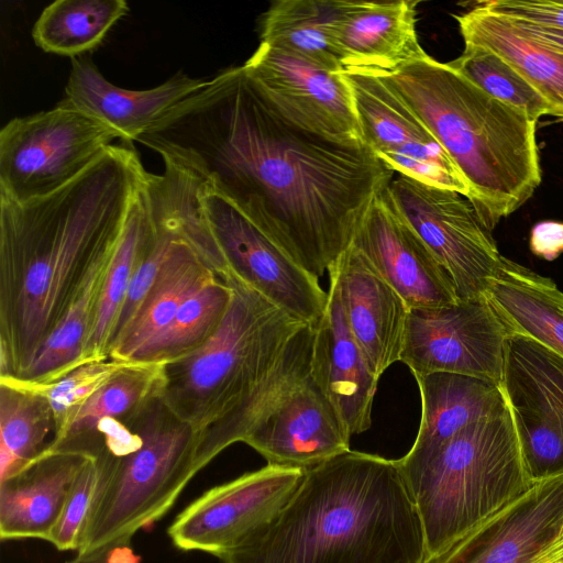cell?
I'll list each match as a JSON object with an SVG mask.
<instances>
[{"instance_id": "6da1fadb", "label": "cell", "mask_w": 563, "mask_h": 563, "mask_svg": "<svg viewBox=\"0 0 563 563\" xmlns=\"http://www.w3.org/2000/svg\"><path fill=\"white\" fill-rule=\"evenodd\" d=\"M137 142L202 179L318 279L395 177L365 143L286 119L243 65L219 71Z\"/></svg>"}, {"instance_id": "7a4b0ae2", "label": "cell", "mask_w": 563, "mask_h": 563, "mask_svg": "<svg viewBox=\"0 0 563 563\" xmlns=\"http://www.w3.org/2000/svg\"><path fill=\"white\" fill-rule=\"evenodd\" d=\"M145 173L122 142L47 196H0V376L25 373L91 272L114 253Z\"/></svg>"}, {"instance_id": "3957f363", "label": "cell", "mask_w": 563, "mask_h": 563, "mask_svg": "<svg viewBox=\"0 0 563 563\" xmlns=\"http://www.w3.org/2000/svg\"><path fill=\"white\" fill-rule=\"evenodd\" d=\"M223 563H424L421 520L398 460L347 451L303 471L267 525Z\"/></svg>"}, {"instance_id": "277c9868", "label": "cell", "mask_w": 563, "mask_h": 563, "mask_svg": "<svg viewBox=\"0 0 563 563\" xmlns=\"http://www.w3.org/2000/svg\"><path fill=\"white\" fill-rule=\"evenodd\" d=\"M383 78L419 117L468 185L492 231L541 183L537 122L428 54Z\"/></svg>"}, {"instance_id": "5b68a950", "label": "cell", "mask_w": 563, "mask_h": 563, "mask_svg": "<svg viewBox=\"0 0 563 563\" xmlns=\"http://www.w3.org/2000/svg\"><path fill=\"white\" fill-rule=\"evenodd\" d=\"M433 558L532 482L507 409L471 423L415 462L398 460Z\"/></svg>"}, {"instance_id": "8992f818", "label": "cell", "mask_w": 563, "mask_h": 563, "mask_svg": "<svg viewBox=\"0 0 563 563\" xmlns=\"http://www.w3.org/2000/svg\"><path fill=\"white\" fill-rule=\"evenodd\" d=\"M228 312L197 351L165 364L161 398L198 439L228 418L276 366L305 325L233 275Z\"/></svg>"}, {"instance_id": "52a82bcc", "label": "cell", "mask_w": 563, "mask_h": 563, "mask_svg": "<svg viewBox=\"0 0 563 563\" xmlns=\"http://www.w3.org/2000/svg\"><path fill=\"white\" fill-rule=\"evenodd\" d=\"M140 437L130 453L112 454L101 487L84 525L78 554L130 544L175 504L197 474L198 437L159 397L128 426Z\"/></svg>"}, {"instance_id": "ba28073f", "label": "cell", "mask_w": 563, "mask_h": 563, "mask_svg": "<svg viewBox=\"0 0 563 563\" xmlns=\"http://www.w3.org/2000/svg\"><path fill=\"white\" fill-rule=\"evenodd\" d=\"M118 135L63 99L16 117L0 131V196L27 201L78 177Z\"/></svg>"}, {"instance_id": "9c48e42d", "label": "cell", "mask_w": 563, "mask_h": 563, "mask_svg": "<svg viewBox=\"0 0 563 563\" xmlns=\"http://www.w3.org/2000/svg\"><path fill=\"white\" fill-rule=\"evenodd\" d=\"M388 192L452 278L460 300L485 298L503 255L492 231L461 194L397 175Z\"/></svg>"}, {"instance_id": "30bf717a", "label": "cell", "mask_w": 563, "mask_h": 563, "mask_svg": "<svg viewBox=\"0 0 563 563\" xmlns=\"http://www.w3.org/2000/svg\"><path fill=\"white\" fill-rule=\"evenodd\" d=\"M499 386L531 481L563 474V357L508 332Z\"/></svg>"}, {"instance_id": "8fae6325", "label": "cell", "mask_w": 563, "mask_h": 563, "mask_svg": "<svg viewBox=\"0 0 563 563\" xmlns=\"http://www.w3.org/2000/svg\"><path fill=\"white\" fill-rule=\"evenodd\" d=\"M200 201L230 275L290 317L316 325L328 303V292L318 278L292 262L202 179Z\"/></svg>"}, {"instance_id": "7c38bea8", "label": "cell", "mask_w": 563, "mask_h": 563, "mask_svg": "<svg viewBox=\"0 0 563 563\" xmlns=\"http://www.w3.org/2000/svg\"><path fill=\"white\" fill-rule=\"evenodd\" d=\"M507 335L486 298L411 308L400 361L413 376L454 373L499 385Z\"/></svg>"}, {"instance_id": "4fadbf2b", "label": "cell", "mask_w": 563, "mask_h": 563, "mask_svg": "<svg viewBox=\"0 0 563 563\" xmlns=\"http://www.w3.org/2000/svg\"><path fill=\"white\" fill-rule=\"evenodd\" d=\"M302 477V470L269 464L245 473L205 492L176 517L167 533L183 551L220 556L269 523Z\"/></svg>"}, {"instance_id": "5bb4252c", "label": "cell", "mask_w": 563, "mask_h": 563, "mask_svg": "<svg viewBox=\"0 0 563 563\" xmlns=\"http://www.w3.org/2000/svg\"><path fill=\"white\" fill-rule=\"evenodd\" d=\"M342 73L353 92L365 145L395 174L467 198L462 173L402 98L380 77Z\"/></svg>"}, {"instance_id": "9a60e30c", "label": "cell", "mask_w": 563, "mask_h": 563, "mask_svg": "<svg viewBox=\"0 0 563 563\" xmlns=\"http://www.w3.org/2000/svg\"><path fill=\"white\" fill-rule=\"evenodd\" d=\"M243 67L263 96L292 123L333 140L364 143L353 92L342 71L263 43Z\"/></svg>"}, {"instance_id": "2e32d148", "label": "cell", "mask_w": 563, "mask_h": 563, "mask_svg": "<svg viewBox=\"0 0 563 563\" xmlns=\"http://www.w3.org/2000/svg\"><path fill=\"white\" fill-rule=\"evenodd\" d=\"M351 245L410 309L460 300L449 273L399 212L388 187L374 199Z\"/></svg>"}, {"instance_id": "e0dca14e", "label": "cell", "mask_w": 563, "mask_h": 563, "mask_svg": "<svg viewBox=\"0 0 563 563\" xmlns=\"http://www.w3.org/2000/svg\"><path fill=\"white\" fill-rule=\"evenodd\" d=\"M563 522V474L536 482L424 563H533Z\"/></svg>"}, {"instance_id": "ac0fdd59", "label": "cell", "mask_w": 563, "mask_h": 563, "mask_svg": "<svg viewBox=\"0 0 563 563\" xmlns=\"http://www.w3.org/2000/svg\"><path fill=\"white\" fill-rule=\"evenodd\" d=\"M328 272L354 341L379 379L400 361L410 308L352 245Z\"/></svg>"}, {"instance_id": "d6986e66", "label": "cell", "mask_w": 563, "mask_h": 563, "mask_svg": "<svg viewBox=\"0 0 563 563\" xmlns=\"http://www.w3.org/2000/svg\"><path fill=\"white\" fill-rule=\"evenodd\" d=\"M417 4L339 0L334 36L342 71L384 77L424 57L416 31Z\"/></svg>"}, {"instance_id": "ffe728a7", "label": "cell", "mask_w": 563, "mask_h": 563, "mask_svg": "<svg viewBox=\"0 0 563 563\" xmlns=\"http://www.w3.org/2000/svg\"><path fill=\"white\" fill-rule=\"evenodd\" d=\"M350 438L336 411L310 376L244 443L269 465L306 471L350 451Z\"/></svg>"}, {"instance_id": "44dd1931", "label": "cell", "mask_w": 563, "mask_h": 563, "mask_svg": "<svg viewBox=\"0 0 563 563\" xmlns=\"http://www.w3.org/2000/svg\"><path fill=\"white\" fill-rule=\"evenodd\" d=\"M208 81L178 71L154 88L125 89L111 84L86 54L71 58L65 100L111 129L122 142L132 143Z\"/></svg>"}, {"instance_id": "7402d4cb", "label": "cell", "mask_w": 563, "mask_h": 563, "mask_svg": "<svg viewBox=\"0 0 563 563\" xmlns=\"http://www.w3.org/2000/svg\"><path fill=\"white\" fill-rule=\"evenodd\" d=\"M314 327L310 376L330 401L350 435L372 426L378 380L368 368L347 325L336 285Z\"/></svg>"}, {"instance_id": "603a6c76", "label": "cell", "mask_w": 563, "mask_h": 563, "mask_svg": "<svg viewBox=\"0 0 563 563\" xmlns=\"http://www.w3.org/2000/svg\"><path fill=\"white\" fill-rule=\"evenodd\" d=\"M91 457L84 452L45 451L1 478V539L47 540L79 472Z\"/></svg>"}, {"instance_id": "cb8c5ba5", "label": "cell", "mask_w": 563, "mask_h": 563, "mask_svg": "<svg viewBox=\"0 0 563 563\" xmlns=\"http://www.w3.org/2000/svg\"><path fill=\"white\" fill-rule=\"evenodd\" d=\"M421 396V422L410 451L400 460H420L471 423L507 409L499 385L454 373L415 375Z\"/></svg>"}, {"instance_id": "d4e9b609", "label": "cell", "mask_w": 563, "mask_h": 563, "mask_svg": "<svg viewBox=\"0 0 563 563\" xmlns=\"http://www.w3.org/2000/svg\"><path fill=\"white\" fill-rule=\"evenodd\" d=\"M214 277L187 234L181 233L135 314L111 343L109 358L134 362L169 325L180 306Z\"/></svg>"}, {"instance_id": "484cf974", "label": "cell", "mask_w": 563, "mask_h": 563, "mask_svg": "<svg viewBox=\"0 0 563 563\" xmlns=\"http://www.w3.org/2000/svg\"><path fill=\"white\" fill-rule=\"evenodd\" d=\"M484 296L508 332L563 357V292L552 279L503 256Z\"/></svg>"}, {"instance_id": "4316f807", "label": "cell", "mask_w": 563, "mask_h": 563, "mask_svg": "<svg viewBox=\"0 0 563 563\" xmlns=\"http://www.w3.org/2000/svg\"><path fill=\"white\" fill-rule=\"evenodd\" d=\"M314 327L305 324L289 341L276 366L252 394L221 423L197 441L198 473L235 442H244L279 405L310 377Z\"/></svg>"}, {"instance_id": "83f0119b", "label": "cell", "mask_w": 563, "mask_h": 563, "mask_svg": "<svg viewBox=\"0 0 563 563\" xmlns=\"http://www.w3.org/2000/svg\"><path fill=\"white\" fill-rule=\"evenodd\" d=\"M465 45L488 48L506 59L563 121V54L527 37L510 20L477 3L454 15Z\"/></svg>"}, {"instance_id": "f1b7e54d", "label": "cell", "mask_w": 563, "mask_h": 563, "mask_svg": "<svg viewBox=\"0 0 563 563\" xmlns=\"http://www.w3.org/2000/svg\"><path fill=\"white\" fill-rule=\"evenodd\" d=\"M165 363H126L76 413L64 438L47 451H76L96 456L104 448L97 435L102 420L129 426L143 409L162 395Z\"/></svg>"}, {"instance_id": "f546056e", "label": "cell", "mask_w": 563, "mask_h": 563, "mask_svg": "<svg viewBox=\"0 0 563 563\" xmlns=\"http://www.w3.org/2000/svg\"><path fill=\"white\" fill-rule=\"evenodd\" d=\"M339 0H279L262 15L261 43L341 73L334 36Z\"/></svg>"}, {"instance_id": "4dcf8cb0", "label": "cell", "mask_w": 563, "mask_h": 563, "mask_svg": "<svg viewBox=\"0 0 563 563\" xmlns=\"http://www.w3.org/2000/svg\"><path fill=\"white\" fill-rule=\"evenodd\" d=\"M55 437L51 404L40 387L14 376H0V479L43 454Z\"/></svg>"}, {"instance_id": "1f68e13d", "label": "cell", "mask_w": 563, "mask_h": 563, "mask_svg": "<svg viewBox=\"0 0 563 563\" xmlns=\"http://www.w3.org/2000/svg\"><path fill=\"white\" fill-rule=\"evenodd\" d=\"M142 188L143 184L132 206L122 238L109 263L95 324L82 352V363L109 358V346L120 310L133 274L148 243L152 224Z\"/></svg>"}, {"instance_id": "d6a6232c", "label": "cell", "mask_w": 563, "mask_h": 563, "mask_svg": "<svg viewBox=\"0 0 563 563\" xmlns=\"http://www.w3.org/2000/svg\"><path fill=\"white\" fill-rule=\"evenodd\" d=\"M128 11L124 0H57L41 12L32 38L46 53L86 55Z\"/></svg>"}, {"instance_id": "836d02e7", "label": "cell", "mask_w": 563, "mask_h": 563, "mask_svg": "<svg viewBox=\"0 0 563 563\" xmlns=\"http://www.w3.org/2000/svg\"><path fill=\"white\" fill-rule=\"evenodd\" d=\"M113 254L95 267L65 317L30 367L18 378L49 384L84 364L82 352L95 324L102 284Z\"/></svg>"}, {"instance_id": "e575fe53", "label": "cell", "mask_w": 563, "mask_h": 563, "mask_svg": "<svg viewBox=\"0 0 563 563\" xmlns=\"http://www.w3.org/2000/svg\"><path fill=\"white\" fill-rule=\"evenodd\" d=\"M232 288L218 276L192 294L169 325L134 362L170 363L201 347L222 323L232 300Z\"/></svg>"}, {"instance_id": "d590c367", "label": "cell", "mask_w": 563, "mask_h": 563, "mask_svg": "<svg viewBox=\"0 0 563 563\" xmlns=\"http://www.w3.org/2000/svg\"><path fill=\"white\" fill-rule=\"evenodd\" d=\"M448 64L486 93L523 110L533 120L551 115L550 106L544 98L495 52L465 45L463 53Z\"/></svg>"}, {"instance_id": "8d00e7d4", "label": "cell", "mask_w": 563, "mask_h": 563, "mask_svg": "<svg viewBox=\"0 0 563 563\" xmlns=\"http://www.w3.org/2000/svg\"><path fill=\"white\" fill-rule=\"evenodd\" d=\"M125 364L111 358L89 361L53 383H35L47 397L54 415L55 437L49 446L62 441L79 409Z\"/></svg>"}, {"instance_id": "74e56055", "label": "cell", "mask_w": 563, "mask_h": 563, "mask_svg": "<svg viewBox=\"0 0 563 563\" xmlns=\"http://www.w3.org/2000/svg\"><path fill=\"white\" fill-rule=\"evenodd\" d=\"M112 453L104 446L79 472L62 515L47 541L60 551L77 550L84 525L109 467Z\"/></svg>"}, {"instance_id": "f35d334b", "label": "cell", "mask_w": 563, "mask_h": 563, "mask_svg": "<svg viewBox=\"0 0 563 563\" xmlns=\"http://www.w3.org/2000/svg\"><path fill=\"white\" fill-rule=\"evenodd\" d=\"M475 3L509 20L563 31V0H483Z\"/></svg>"}, {"instance_id": "ab89813d", "label": "cell", "mask_w": 563, "mask_h": 563, "mask_svg": "<svg viewBox=\"0 0 563 563\" xmlns=\"http://www.w3.org/2000/svg\"><path fill=\"white\" fill-rule=\"evenodd\" d=\"M531 252L547 261L555 260L563 253V223L543 221L537 223L531 230Z\"/></svg>"}, {"instance_id": "60d3db41", "label": "cell", "mask_w": 563, "mask_h": 563, "mask_svg": "<svg viewBox=\"0 0 563 563\" xmlns=\"http://www.w3.org/2000/svg\"><path fill=\"white\" fill-rule=\"evenodd\" d=\"M509 20V19H508ZM527 37L563 54V31L510 20Z\"/></svg>"}, {"instance_id": "b9f144b4", "label": "cell", "mask_w": 563, "mask_h": 563, "mask_svg": "<svg viewBox=\"0 0 563 563\" xmlns=\"http://www.w3.org/2000/svg\"><path fill=\"white\" fill-rule=\"evenodd\" d=\"M533 563H563V522L554 540Z\"/></svg>"}, {"instance_id": "7bdbcfd3", "label": "cell", "mask_w": 563, "mask_h": 563, "mask_svg": "<svg viewBox=\"0 0 563 563\" xmlns=\"http://www.w3.org/2000/svg\"><path fill=\"white\" fill-rule=\"evenodd\" d=\"M112 547H107L88 554H77L76 558L65 563H111L110 553Z\"/></svg>"}, {"instance_id": "ee69618b", "label": "cell", "mask_w": 563, "mask_h": 563, "mask_svg": "<svg viewBox=\"0 0 563 563\" xmlns=\"http://www.w3.org/2000/svg\"><path fill=\"white\" fill-rule=\"evenodd\" d=\"M111 563H140L141 558L135 555L129 544L114 545L110 553Z\"/></svg>"}]
</instances>
